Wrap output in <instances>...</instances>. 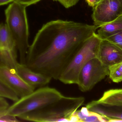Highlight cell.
Here are the masks:
<instances>
[{
	"label": "cell",
	"mask_w": 122,
	"mask_h": 122,
	"mask_svg": "<svg viewBox=\"0 0 122 122\" xmlns=\"http://www.w3.org/2000/svg\"><path fill=\"white\" fill-rule=\"evenodd\" d=\"M99 28L61 20L49 21L39 31L29 46L25 64L35 72L59 80L83 43Z\"/></svg>",
	"instance_id": "obj_1"
},
{
	"label": "cell",
	"mask_w": 122,
	"mask_h": 122,
	"mask_svg": "<svg viewBox=\"0 0 122 122\" xmlns=\"http://www.w3.org/2000/svg\"><path fill=\"white\" fill-rule=\"evenodd\" d=\"M82 97L63 96L59 99L18 117L24 121L39 122H69L70 117L84 104Z\"/></svg>",
	"instance_id": "obj_2"
},
{
	"label": "cell",
	"mask_w": 122,
	"mask_h": 122,
	"mask_svg": "<svg viewBox=\"0 0 122 122\" xmlns=\"http://www.w3.org/2000/svg\"><path fill=\"white\" fill-rule=\"evenodd\" d=\"M26 7L20 3L14 1L5 11L6 24L18 52L20 63L25 64L29 47Z\"/></svg>",
	"instance_id": "obj_3"
},
{
	"label": "cell",
	"mask_w": 122,
	"mask_h": 122,
	"mask_svg": "<svg viewBox=\"0 0 122 122\" xmlns=\"http://www.w3.org/2000/svg\"><path fill=\"white\" fill-rule=\"evenodd\" d=\"M102 40L96 33L86 40L64 69L59 80L65 84H76L82 68L88 61L97 57Z\"/></svg>",
	"instance_id": "obj_4"
},
{
	"label": "cell",
	"mask_w": 122,
	"mask_h": 122,
	"mask_svg": "<svg viewBox=\"0 0 122 122\" xmlns=\"http://www.w3.org/2000/svg\"><path fill=\"white\" fill-rule=\"evenodd\" d=\"M62 96L61 92L54 88L48 87H41L14 102L10 105L5 114L18 118L23 114L55 101Z\"/></svg>",
	"instance_id": "obj_5"
},
{
	"label": "cell",
	"mask_w": 122,
	"mask_h": 122,
	"mask_svg": "<svg viewBox=\"0 0 122 122\" xmlns=\"http://www.w3.org/2000/svg\"><path fill=\"white\" fill-rule=\"evenodd\" d=\"M109 74V68L103 65L97 57L93 58L80 70L76 84L81 91L86 92L91 90Z\"/></svg>",
	"instance_id": "obj_6"
},
{
	"label": "cell",
	"mask_w": 122,
	"mask_h": 122,
	"mask_svg": "<svg viewBox=\"0 0 122 122\" xmlns=\"http://www.w3.org/2000/svg\"><path fill=\"white\" fill-rule=\"evenodd\" d=\"M122 15V0H102L93 8L92 17L94 24L101 26Z\"/></svg>",
	"instance_id": "obj_7"
},
{
	"label": "cell",
	"mask_w": 122,
	"mask_h": 122,
	"mask_svg": "<svg viewBox=\"0 0 122 122\" xmlns=\"http://www.w3.org/2000/svg\"><path fill=\"white\" fill-rule=\"evenodd\" d=\"M0 81L19 98L31 94L35 90L21 79L15 69L9 67H0Z\"/></svg>",
	"instance_id": "obj_8"
},
{
	"label": "cell",
	"mask_w": 122,
	"mask_h": 122,
	"mask_svg": "<svg viewBox=\"0 0 122 122\" xmlns=\"http://www.w3.org/2000/svg\"><path fill=\"white\" fill-rule=\"evenodd\" d=\"M97 58L103 65L109 68L122 62V50L107 39L102 40Z\"/></svg>",
	"instance_id": "obj_9"
},
{
	"label": "cell",
	"mask_w": 122,
	"mask_h": 122,
	"mask_svg": "<svg viewBox=\"0 0 122 122\" xmlns=\"http://www.w3.org/2000/svg\"><path fill=\"white\" fill-rule=\"evenodd\" d=\"M15 70L21 79L34 89L41 87L48 84L51 79L42 74L32 71L25 64L18 62Z\"/></svg>",
	"instance_id": "obj_10"
},
{
	"label": "cell",
	"mask_w": 122,
	"mask_h": 122,
	"mask_svg": "<svg viewBox=\"0 0 122 122\" xmlns=\"http://www.w3.org/2000/svg\"><path fill=\"white\" fill-rule=\"evenodd\" d=\"M92 102L105 106L122 107V89L108 90L99 99Z\"/></svg>",
	"instance_id": "obj_11"
},
{
	"label": "cell",
	"mask_w": 122,
	"mask_h": 122,
	"mask_svg": "<svg viewBox=\"0 0 122 122\" xmlns=\"http://www.w3.org/2000/svg\"><path fill=\"white\" fill-rule=\"evenodd\" d=\"M96 33L102 40L106 39L122 31V15L112 21L100 27Z\"/></svg>",
	"instance_id": "obj_12"
},
{
	"label": "cell",
	"mask_w": 122,
	"mask_h": 122,
	"mask_svg": "<svg viewBox=\"0 0 122 122\" xmlns=\"http://www.w3.org/2000/svg\"><path fill=\"white\" fill-rule=\"evenodd\" d=\"M0 48L12 52L17 53L18 52L6 23L0 24Z\"/></svg>",
	"instance_id": "obj_13"
},
{
	"label": "cell",
	"mask_w": 122,
	"mask_h": 122,
	"mask_svg": "<svg viewBox=\"0 0 122 122\" xmlns=\"http://www.w3.org/2000/svg\"><path fill=\"white\" fill-rule=\"evenodd\" d=\"M74 114L77 117L79 122H109L108 118L105 116L89 111L86 107H82L80 110H76Z\"/></svg>",
	"instance_id": "obj_14"
},
{
	"label": "cell",
	"mask_w": 122,
	"mask_h": 122,
	"mask_svg": "<svg viewBox=\"0 0 122 122\" xmlns=\"http://www.w3.org/2000/svg\"><path fill=\"white\" fill-rule=\"evenodd\" d=\"M86 107L89 111L105 116L108 118L109 122H122V112L107 111L101 106L93 104L92 102L87 104Z\"/></svg>",
	"instance_id": "obj_15"
},
{
	"label": "cell",
	"mask_w": 122,
	"mask_h": 122,
	"mask_svg": "<svg viewBox=\"0 0 122 122\" xmlns=\"http://www.w3.org/2000/svg\"><path fill=\"white\" fill-rule=\"evenodd\" d=\"M17 53L0 48V67L7 66L15 69L18 63Z\"/></svg>",
	"instance_id": "obj_16"
},
{
	"label": "cell",
	"mask_w": 122,
	"mask_h": 122,
	"mask_svg": "<svg viewBox=\"0 0 122 122\" xmlns=\"http://www.w3.org/2000/svg\"><path fill=\"white\" fill-rule=\"evenodd\" d=\"M110 79L115 83L122 81V62L109 68Z\"/></svg>",
	"instance_id": "obj_17"
},
{
	"label": "cell",
	"mask_w": 122,
	"mask_h": 122,
	"mask_svg": "<svg viewBox=\"0 0 122 122\" xmlns=\"http://www.w3.org/2000/svg\"><path fill=\"white\" fill-rule=\"evenodd\" d=\"M0 96L5 98L6 99L10 100L14 102L17 101L19 98L12 91L5 86L0 81Z\"/></svg>",
	"instance_id": "obj_18"
},
{
	"label": "cell",
	"mask_w": 122,
	"mask_h": 122,
	"mask_svg": "<svg viewBox=\"0 0 122 122\" xmlns=\"http://www.w3.org/2000/svg\"><path fill=\"white\" fill-rule=\"evenodd\" d=\"M106 39L112 42L122 50V31Z\"/></svg>",
	"instance_id": "obj_19"
},
{
	"label": "cell",
	"mask_w": 122,
	"mask_h": 122,
	"mask_svg": "<svg viewBox=\"0 0 122 122\" xmlns=\"http://www.w3.org/2000/svg\"><path fill=\"white\" fill-rule=\"evenodd\" d=\"M19 119L15 116L4 114L0 116V122H19Z\"/></svg>",
	"instance_id": "obj_20"
},
{
	"label": "cell",
	"mask_w": 122,
	"mask_h": 122,
	"mask_svg": "<svg viewBox=\"0 0 122 122\" xmlns=\"http://www.w3.org/2000/svg\"><path fill=\"white\" fill-rule=\"evenodd\" d=\"M9 106L6 99L0 96V116L5 114Z\"/></svg>",
	"instance_id": "obj_21"
},
{
	"label": "cell",
	"mask_w": 122,
	"mask_h": 122,
	"mask_svg": "<svg viewBox=\"0 0 122 122\" xmlns=\"http://www.w3.org/2000/svg\"><path fill=\"white\" fill-rule=\"evenodd\" d=\"M79 1V0H58V1L65 8H68L76 5Z\"/></svg>",
	"instance_id": "obj_22"
},
{
	"label": "cell",
	"mask_w": 122,
	"mask_h": 122,
	"mask_svg": "<svg viewBox=\"0 0 122 122\" xmlns=\"http://www.w3.org/2000/svg\"><path fill=\"white\" fill-rule=\"evenodd\" d=\"M41 0H15L14 1L20 3L27 7L32 4L36 3Z\"/></svg>",
	"instance_id": "obj_23"
},
{
	"label": "cell",
	"mask_w": 122,
	"mask_h": 122,
	"mask_svg": "<svg viewBox=\"0 0 122 122\" xmlns=\"http://www.w3.org/2000/svg\"><path fill=\"white\" fill-rule=\"evenodd\" d=\"M85 1L89 6H91L92 8L95 6L97 4V0H85Z\"/></svg>",
	"instance_id": "obj_24"
},
{
	"label": "cell",
	"mask_w": 122,
	"mask_h": 122,
	"mask_svg": "<svg viewBox=\"0 0 122 122\" xmlns=\"http://www.w3.org/2000/svg\"><path fill=\"white\" fill-rule=\"evenodd\" d=\"M15 0H0V6L8 4V3L13 2Z\"/></svg>",
	"instance_id": "obj_25"
},
{
	"label": "cell",
	"mask_w": 122,
	"mask_h": 122,
	"mask_svg": "<svg viewBox=\"0 0 122 122\" xmlns=\"http://www.w3.org/2000/svg\"><path fill=\"white\" fill-rule=\"evenodd\" d=\"M97 0V4L98 3L100 2V1H101L102 0Z\"/></svg>",
	"instance_id": "obj_26"
},
{
	"label": "cell",
	"mask_w": 122,
	"mask_h": 122,
	"mask_svg": "<svg viewBox=\"0 0 122 122\" xmlns=\"http://www.w3.org/2000/svg\"><path fill=\"white\" fill-rule=\"evenodd\" d=\"M54 0L57 1H58V0Z\"/></svg>",
	"instance_id": "obj_27"
}]
</instances>
